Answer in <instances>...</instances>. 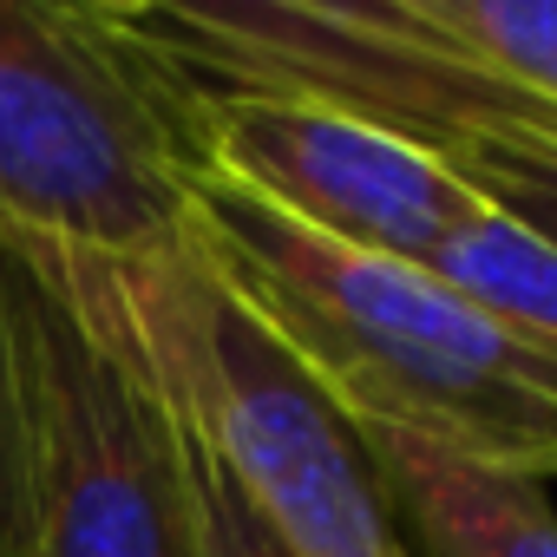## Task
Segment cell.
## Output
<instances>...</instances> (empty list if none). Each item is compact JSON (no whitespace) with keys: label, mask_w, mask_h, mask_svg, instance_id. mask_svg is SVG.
Listing matches in <instances>:
<instances>
[{"label":"cell","mask_w":557,"mask_h":557,"mask_svg":"<svg viewBox=\"0 0 557 557\" xmlns=\"http://www.w3.org/2000/svg\"><path fill=\"white\" fill-rule=\"evenodd\" d=\"M0 557H40V426L8 249H0Z\"/></svg>","instance_id":"cell-9"},{"label":"cell","mask_w":557,"mask_h":557,"mask_svg":"<svg viewBox=\"0 0 557 557\" xmlns=\"http://www.w3.org/2000/svg\"><path fill=\"white\" fill-rule=\"evenodd\" d=\"M190 177L171 79L99 0H0V236L92 262L171 256Z\"/></svg>","instance_id":"cell-3"},{"label":"cell","mask_w":557,"mask_h":557,"mask_svg":"<svg viewBox=\"0 0 557 557\" xmlns=\"http://www.w3.org/2000/svg\"><path fill=\"white\" fill-rule=\"evenodd\" d=\"M420 557H557V505L518 472L472 466L387 426H348Z\"/></svg>","instance_id":"cell-6"},{"label":"cell","mask_w":557,"mask_h":557,"mask_svg":"<svg viewBox=\"0 0 557 557\" xmlns=\"http://www.w3.org/2000/svg\"><path fill=\"white\" fill-rule=\"evenodd\" d=\"M171 92L203 171L329 243L426 269L440 243L485 210L433 151L361 119L249 92Z\"/></svg>","instance_id":"cell-5"},{"label":"cell","mask_w":557,"mask_h":557,"mask_svg":"<svg viewBox=\"0 0 557 557\" xmlns=\"http://www.w3.org/2000/svg\"><path fill=\"white\" fill-rule=\"evenodd\" d=\"M177 413V407H171ZM190 440V479H197V524H203V557H275L269 531L256 524V511L243 505V492L230 485V472L216 466V453L184 426Z\"/></svg>","instance_id":"cell-11"},{"label":"cell","mask_w":557,"mask_h":557,"mask_svg":"<svg viewBox=\"0 0 557 557\" xmlns=\"http://www.w3.org/2000/svg\"><path fill=\"white\" fill-rule=\"evenodd\" d=\"M426 269L446 275L459 296H472L485 315H498L511 335H524L531 348L557 361V249L550 243L524 236L498 210H479L440 243Z\"/></svg>","instance_id":"cell-8"},{"label":"cell","mask_w":557,"mask_h":557,"mask_svg":"<svg viewBox=\"0 0 557 557\" xmlns=\"http://www.w3.org/2000/svg\"><path fill=\"white\" fill-rule=\"evenodd\" d=\"M485 210L518 223L524 236L557 249V151H524V145H459L440 158Z\"/></svg>","instance_id":"cell-10"},{"label":"cell","mask_w":557,"mask_h":557,"mask_svg":"<svg viewBox=\"0 0 557 557\" xmlns=\"http://www.w3.org/2000/svg\"><path fill=\"white\" fill-rule=\"evenodd\" d=\"M8 249L177 407L269 531L275 557H413L348 420L210 283L190 243L145 262Z\"/></svg>","instance_id":"cell-2"},{"label":"cell","mask_w":557,"mask_h":557,"mask_svg":"<svg viewBox=\"0 0 557 557\" xmlns=\"http://www.w3.org/2000/svg\"><path fill=\"white\" fill-rule=\"evenodd\" d=\"M184 243L348 426H387L531 485L557 479V361L446 275L329 243L203 164Z\"/></svg>","instance_id":"cell-1"},{"label":"cell","mask_w":557,"mask_h":557,"mask_svg":"<svg viewBox=\"0 0 557 557\" xmlns=\"http://www.w3.org/2000/svg\"><path fill=\"white\" fill-rule=\"evenodd\" d=\"M387 8L453 66L557 106V0H387Z\"/></svg>","instance_id":"cell-7"},{"label":"cell","mask_w":557,"mask_h":557,"mask_svg":"<svg viewBox=\"0 0 557 557\" xmlns=\"http://www.w3.org/2000/svg\"><path fill=\"white\" fill-rule=\"evenodd\" d=\"M8 249V243H0ZM40 426V557H203L171 400L8 249Z\"/></svg>","instance_id":"cell-4"}]
</instances>
